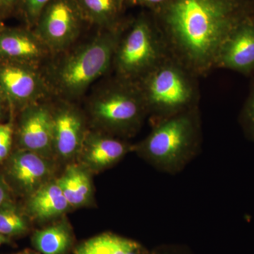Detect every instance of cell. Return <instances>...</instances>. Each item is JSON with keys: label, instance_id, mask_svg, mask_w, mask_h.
Wrapping results in <instances>:
<instances>
[{"label": "cell", "instance_id": "1", "mask_svg": "<svg viewBox=\"0 0 254 254\" xmlns=\"http://www.w3.org/2000/svg\"><path fill=\"white\" fill-rule=\"evenodd\" d=\"M167 20L177 46L197 64L218 55L227 38L228 10L219 0H177Z\"/></svg>", "mask_w": 254, "mask_h": 254}, {"label": "cell", "instance_id": "2", "mask_svg": "<svg viewBox=\"0 0 254 254\" xmlns=\"http://www.w3.org/2000/svg\"><path fill=\"white\" fill-rule=\"evenodd\" d=\"M119 41L113 32H105L58 54L43 71L52 94L68 101L83 96L109 69Z\"/></svg>", "mask_w": 254, "mask_h": 254}, {"label": "cell", "instance_id": "3", "mask_svg": "<svg viewBox=\"0 0 254 254\" xmlns=\"http://www.w3.org/2000/svg\"><path fill=\"white\" fill-rule=\"evenodd\" d=\"M195 148L194 122L187 114L160 123L138 146L141 154L155 168L171 174L183 169L194 155Z\"/></svg>", "mask_w": 254, "mask_h": 254}, {"label": "cell", "instance_id": "4", "mask_svg": "<svg viewBox=\"0 0 254 254\" xmlns=\"http://www.w3.org/2000/svg\"><path fill=\"white\" fill-rule=\"evenodd\" d=\"M89 110L100 125L115 131H127L141 122L145 103L139 89L129 83L103 87L91 95Z\"/></svg>", "mask_w": 254, "mask_h": 254}, {"label": "cell", "instance_id": "5", "mask_svg": "<svg viewBox=\"0 0 254 254\" xmlns=\"http://www.w3.org/2000/svg\"><path fill=\"white\" fill-rule=\"evenodd\" d=\"M83 20L76 0H52L33 31L52 55H56L72 47L81 33Z\"/></svg>", "mask_w": 254, "mask_h": 254}, {"label": "cell", "instance_id": "6", "mask_svg": "<svg viewBox=\"0 0 254 254\" xmlns=\"http://www.w3.org/2000/svg\"><path fill=\"white\" fill-rule=\"evenodd\" d=\"M0 93L14 110H23L53 95L40 67L11 63H0Z\"/></svg>", "mask_w": 254, "mask_h": 254}, {"label": "cell", "instance_id": "7", "mask_svg": "<svg viewBox=\"0 0 254 254\" xmlns=\"http://www.w3.org/2000/svg\"><path fill=\"white\" fill-rule=\"evenodd\" d=\"M158 56V44L153 31L141 20L120 39L113 61L123 79L131 80L150 71Z\"/></svg>", "mask_w": 254, "mask_h": 254}, {"label": "cell", "instance_id": "8", "mask_svg": "<svg viewBox=\"0 0 254 254\" xmlns=\"http://www.w3.org/2000/svg\"><path fill=\"white\" fill-rule=\"evenodd\" d=\"M140 90L145 105L162 113H175L186 106L191 98V88L179 68L163 66L150 72Z\"/></svg>", "mask_w": 254, "mask_h": 254}, {"label": "cell", "instance_id": "9", "mask_svg": "<svg viewBox=\"0 0 254 254\" xmlns=\"http://www.w3.org/2000/svg\"><path fill=\"white\" fill-rule=\"evenodd\" d=\"M21 113L18 138L23 149L43 156L54 150L51 107L39 102L23 108Z\"/></svg>", "mask_w": 254, "mask_h": 254}, {"label": "cell", "instance_id": "10", "mask_svg": "<svg viewBox=\"0 0 254 254\" xmlns=\"http://www.w3.org/2000/svg\"><path fill=\"white\" fill-rule=\"evenodd\" d=\"M52 55L34 31L0 28V63L23 64L40 67Z\"/></svg>", "mask_w": 254, "mask_h": 254}, {"label": "cell", "instance_id": "11", "mask_svg": "<svg viewBox=\"0 0 254 254\" xmlns=\"http://www.w3.org/2000/svg\"><path fill=\"white\" fill-rule=\"evenodd\" d=\"M60 100L59 104L51 108L53 148L60 156L71 158L81 149L86 137L84 120L71 101Z\"/></svg>", "mask_w": 254, "mask_h": 254}, {"label": "cell", "instance_id": "12", "mask_svg": "<svg viewBox=\"0 0 254 254\" xmlns=\"http://www.w3.org/2000/svg\"><path fill=\"white\" fill-rule=\"evenodd\" d=\"M218 56L224 66L240 71L254 66V26L247 25L237 30L223 42Z\"/></svg>", "mask_w": 254, "mask_h": 254}, {"label": "cell", "instance_id": "13", "mask_svg": "<svg viewBox=\"0 0 254 254\" xmlns=\"http://www.w3.org/2000/svg\"><path fill=\"white\" fill-rule=\"evenodd\" d=\"M43 158V155L25 149L16 152L11 157L10 175L23 190L27 191L38 190L49 175V165Z\"/></svg>", "mask_w": 254, "mask_h": 254}, {"label": "cell", "instance_id": "14", "mask_svg": "<svg viewBox=\"0 0 254 254\" xmlns=\"http://www.w3.org/2000/svg\"><path fill=\"white\" fill-rule=\"evenodd\" d=\"M83 158L93 168L103 169L123 158L129 146L125 142L98 133L86 135L81 147Z\"/></svg>", "mask_w": 254, "mask_h": 254}, {"label": "cell", "instance_id": "15", "mask_svg": "<svg viewBox=\"0 0 254 254\" xmlns=\"http://www.w3.org/2000/svg\"><path fill=\"white\" fill-rule=\"evenodd\" d=\"M69 205L56 182L38 188L30 199L28 208L33 216L46 220L63 213Z\"/></svg>", "mask_w": 254, "mask_h": 254}, {"label": "cell", "instance_id": "16", "mask_svg": "<svg viewBox=\"0 0 254 254\" xmlns=\"http://www.w3.org/2000/svg\"><path fill=\"white\" fill-rule=\"evenodd\" d=\"M64 195L71 205L86 203L91 192V182L88 175L81 168L69 167L63 177L57 181Z\"/></svg>", "mask_w": 254, "mask_h": 254}, {"label": "cell", "instance_id": "17", "mask_svg": "<svg viewBox=\"0 0 254 254\" xmlns=\"http://www.w3.org/2000/svg\"><path fill=\"white\" fill-rule=\"evenodd\" d=\"M71 234L63 224L37 231L33 237V244L43 254H63L71 244Z\"/></svg>", "mask_w": 254, "mask_h": 254}, {"label": "cell", "instance_id": "18", "mask_svg": "<svg viewBox=\"0 0 254 254\" xmlns=\"http://www.w3.org/2000/svg\"><path fill=\"white\" fill-rule=\"evenodd\" d=\"M138 247L133 241L105 234L83 244L78 249L76 254H127Z\"/></svg>", "mask_w": 254, "mask_h": 254}, {"label": "cell", "instance_id": "19", "mask_svg": "<svg viewBox=\"0 0 254 254\" xmlns=\"http://www.w3.org/2000/svg\"><path fill=\"white\" fill-rule=\"evenodd\" d=\"M84 19L100 26H108L118 10V0H76Z\"/></svg>", "mask_w": 254, "mask_h": 254}, {"label": "cell", "instance_id": "20", "mask_svg": "<svg viewBox=\"0 0 254 254\" xmlns=\"http://www.w3.org/2000/svg\"><path fill=\"white\" fill-rule=\"evenodd\" d=\"M27 230L25 219L11 207H0V235L15 236L24 233Z\"/></svg>", "mask_w": 254, "mask_h": 254}, {"label": "cell", "instance_id": "21", "mask_svg": "<svg viewBox=\"0 0 254 254\" xmlns=\"http://www.w3.org/2000/svg\"><path fill=\"white\" fill-rule=\"evenodd\" d=\"M52 0H17L16 7L19 10L28 24L34 27L43 9Z\"/></svg>", "mask_w": 254, "mask_h": 254}, {"label": "cell", "instance_id": "22", "mask_svg": "<svg viewBox=\"0 0 254 254\" xmlns=\"http://www.w3.org/2000/svg\"><path fill=\"white\" fill-rule=\"evenodd\" d=\"M13 133L11 124L0 125V163L9 155L12 144Z\"/></svg>", "mask_w": 254, "mask_h": 254}, {"label": "cell", "instance_id": "23", "mask_svg": "<svg viewBox=\"0 0 254 254\" xmlns=\"http://www.w3.org/2000/svg\"><path fill=\"white\" fill-rule=\"evenodd\" d=\"M245 115L247 123L248 124L251 131L252 132L254 136V95L251 98L250 103L247 105Z\"/></svg>", "mask_w": 254, "mask_h": 254}, {"label": "cell", "instance_id": "24", "mask_svg": "<svg viewBox=\"0 0 254 254\" xmlns=\"http://www.w3.org/2000/svg\"><path fill=\"white\" fill-rule=\"evenodd\" d=\"M17 0H0V4L4 11V15H6L14 11L16 7Z\"/></svg>", "mask_w": 254, "mask_h": 254}, {"label": "cell", "instance_id": "25", "mask_svg": "<svg viewBox=\"0 0 254 254\" xmlns=\"http://www.w3.org/2000/svg\"><path fill=\"white\" fill-rule=\"evenodd\" d=\"M6 198H7V192H6L4 185L0 182V207L2 206Z\"/></svg>", "mask_w": 254, "mask_h": 254}, {"label": "cell", "instance_id": "26", "mask_svg": "<svg viewBox=\"0 0 254 254\" xmlns=\"http://www.w3.org/2000/svg\"><path fill=\"white\" fill-rule=\"evenodd\" d=\"M163 1H165V0H134V1L137 3L145 4H157V3L162 2Z\"/></svg>", "mask_w": 254, "mask_h": 254}, {"label": "cell", "instance_id": "27", "mask_svg": "<svg viewBox=\"0 0 254 254\" xmlns=\"http://www.w3.org/2000/svg\"><path fill=\"white\" fill-rule=\"evenodd\" d=\"M5 105L6 104V101H5L4 97L2 96L1 93H0V118L2 115L3 111H4Z\"/></svg>", "mask_w": 254, "mask_h": 254}, {"label": "cell", "instance_id": "28", "mask_svg": "<svg viewBox=\"0 0 254 254\" xmlns=\"http://www.w3.org/2000/svg\"><path fill=\"white\" fill-rule=\"evenodd\" d=\"M6 242H8L7 237L0 235V247H1V245H4V244H6Z\"/></svg>", "mask_w": 254, "mask_h": 254}, {"label": "cell", "instance_id": "29", "mask_svg": "<svg viewBox=\"0 0 254 254\" xmlns=\"http://www.w3.org/2000/svg\"><path fill=\"white\" fill-rule=\"evenodd\" d=\"M4 11H3L2 8H1V4H0V28H1V18L4 17Z\"/></svg>", "mask_w": 254, "mask_h": 254}, {"label": "cell", "instance_id": "30", "mask_svg": "<svg viewBox=\"0 0 254 254\" xmlns=\"http://www.w3.org/2000/svg\"><path fill=\"white\" fill-rule=\"evenodd\" d=\"M18 254H36L33 253V252H28V251H26V252H21V253H19Z\"/></svg>", "mask_w": 254, "mask_h": 254}]
</instances>
